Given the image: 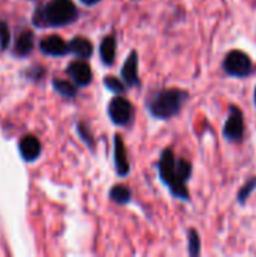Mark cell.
<instances>
[{
    "instance_id": "cell-1",
    "label": "cell",
    "mask_w": 256,
    "mask_h": 257,
    "mask_svg": "<svg viewBox=\"0 0 256 257\" xmlns=\"http://www.w3.org/2000/svg\"><path fill=\"white\" fill-rule=\"evenodd\" d=\"M158 173L164 185H167V188L177 199L186 202L190 200V194L186 185L193 173V166L190 161L184 158L177 160L170 149H164L160 155Z\"/></svg>"
},
{
    "instance_id": "cell-2",
    "label": "cell",
    "mask_w": 256,
    "mask_h": 257,
    "mask_svg": "<svg viewBox=\"0 0 256 257\" xmlns=\"http://www.w3.org/2000/svg\"><path fill=\"white\" fill-rule=\"evenodd\" d=\"M187 98H189V93L181 89L174 87V89L160 90L149 101V111L154 117L167 120L181 111Z\"/></svg>"
},
{
    "instance_id": "cell-3",
    "label": "cell",
    "mask_w": 256,
    "mask_h": 257,
    "mask_svg": "<svg viewBox=\"0 0 256 257\" xmlns=\"http://www.w3.org/2000/svg\"><path fill=\"white\" fill-rule=\"evenodd\" d=\"M35 24L65 26L77 18V8L71 0H50L45 8L36 12Z\"/></svg>"
},
{
    "instance_id": "cell-4",
    "label": "cell",
    "mask_w": 256,
    "mask_h": 257,
    "mask_svg": "<svg viewBox=\"0 0 256 257\" xmlns=\"http://www.w3.org/2000/svg\"><path fill=\"white\" fill-rule=\"evenodd\" d=\"M222 68L226 75L232 78H247L255 74L256 68L252 57L243 50H231L222 62Z\"/></svg>"
},
{
    "instance_id": "cell-5",
    "label": "cell",
    "mask_w": 256,
    "mask_h": 257,
    "mask_svg": "<svg viewBox=\"0 0 256 257\" xmlns=\"http://www.w3.org/2000/svg\"><path fill=\"white\" fill-rule=\"evenodd\" d=\"M246 134V125H244V114L243 110L231 104L228 110V117L223 125V139L228 143H241Z\"/></svg>"
},
{
    "instance_id": "cell-6",
    "label": "cell",
    "mask_w": 256,
    "mask_h": 257,
    "mask_svg": "<svg viewBox=\"0 0 256 257\" xmlns=\"http://www.w3.org/2000/svg\"><path fill=\"white\" fill-rule=\"evenodd\" d=\"M109 116L116 125H127L133 117V107L128 99L116 96L109 105Z\"/></svg>"
},
{
    "instance_id": "cell-7",
    "label": "cell",
    "mask_w": 256,
    "mask_h": 257,
    "mask_svg": "<svg viewBox=\"0 0 256 257\" xmlns=\"http://www.w3.org/2000/svg\"><path fill=\"white\" fill-rule=\"evenodd\" d=\"M68 75L80 86H88L92 80V69L84 60H74L68 66Z\"/></svg>"
},
{
    "instance_id": "cell-8",
    "label": "cell",
    "mask_w": 256,
    "mask_h": 257,
    "mask_svg": "<svg viewBox=\"0 0 256 257\" xmlns=\"http://www.w3.org/2000/svg\"><path fill=\"white\" fill-rule=\"evenodd\" d=\"M39 47L45 54H50V56H63L68 53V44L57 35L45 36L41 41Z\"/></svg>"
},
{
    "instance_id": "cell-9",
    "label": "cell",
    "mask_w": 256,
    "mask_h": 257,
    "mask_svg": "<svg viewBox=\"0 0 256 257\" xmlns=\"http://www.w3.org/2000/svg\"><path fill=\"white\" fill-rule=\"evenodd\" d=\"M115 166H116L118 175H121V176H125L130 172L127 149H125V145H124V140L121 139V136L115 137Z\"/></svg>"
},
{
    "instance_id": "cell-10",
    "label": "cell",
    "mask_w": 256,
    "mask_h": 257,
    "mask_svg": "<svg viewBox=\"0 0 256 257\" xmlns=\"http://www.w3.org/2000/svg\"><path fill=\"white\" fill-rule=\"evenodd\" d=\"M122 78L128 86H134L139 83V57L136 51H131L125 65L122 68Z\"/></svg>"
},
{
    "instance_id": "cell-11",
    "label": "cell",
    "mask_w": 256,
    "mask_h": 257,
    "mask_svg": "<svg viewBox=\"0 0 256 257\" xmlns=\"http://www.w3.org/2000/svg\"><path fill=\"white\" fill-rule=\"evenodd\" d=\"M20 154L26 161H33L41 154V143L33 136H26L20 142Z\"/></svg>"
},
{
    "instance_id": "cell-12",
    "label": "cell",
    "mask_w": 256,
    "mask_h": 257,
    "mask_svg": "<svg viewBox=\"0 0 256 257\" xmlns=\"http://www.w3.org/2000/svg\"><path fill=\"white\" fill-rule=\"evenodd\" d=\"M92 51H94V47H92L91 41H88L86 38H81V36L74 38L68 44V53H74L75 56H78L81 59L91 57Z\"/></svg>"
},
{
    "instance_id": "cell-13",
    "label": "cell",
    "mask_w": 256,
    "mask_h": 257,
    "mask_svg": "<svg viewBox=\"0 0 256 257\" xmlns=\"http://www.w3.org/2000/svg\"><path fill=\"white\" fill-rule=\"evenodd\" d=\"M100 54H101V60L106 65H112L115 62L116 57V39L115 36H106L104 41L101 42L100 47Z\"/></svg>"
},
{
    "instance_id": "cell-14",
    "label": "cell",
    "mask_w": 256,
    "mask_h": 257,
    "mask_svg": "<svg viewBox=\"0 0 256 257\" xmlns=\"http://www.w3.org/2000/svg\"><path fill=\"white\" fill-rule=\"evenodd\" d=\"M35 45V36L32 32H23L15 41V53L18 56H27Z\"/></svg>"
},
{
    "instance_id": "cell-15",
    "label": "cell",
    "mask_w": 256,
    "mask_h": 257,
    "mask_svg": "<svg viewBox=\"0 0 256 257\" xmlns=\"http://www.w3.org/2000/svg\"><path fill=\"white\" fill-rule=\"evenodd\" d=\"M255 191L256 176H252V178H249V179L241 185V188H240L238 193H237V202H238V205H240V206H244V205L247 203V200L250 199V196H252Z\"/></svg>"
},
{
    "instance_id": "cell-16",
    "label": "cell",
    "mask_w": 256,
    "mask_h": 257,
    "mask_svg": "<svg viewBox=\"0 0 256 257\" xmlns=\"http://www.w3.org/2000/svg\"><path fill=\"white\" fill-rule=\"evenodd\" d=\"M130 197H131L130 190L122 185H116L110 191V199L115 200L116 203H127V202H130Z\"/></svg>"
},
{
    "instance_id": "cell-17",
    "label": "cell",
    "mask_w": 256,
    "mask_h": 257,
    "mask_svg": "<svg viewBox=\"0 0 256 257\" xmlns=\"http://www.w3.org/2000/svg\"><path fill=\"white\" fill-rule=\"evenodd\" d=\"M189 254L192 257L201 254V238L195 229L189 230Z\"/></svg>"
},
{
    "instance_id": "cell-18",
    "label": "cell",
    "mask_w": 256,
    "mask_h": 257,
    "mask_svg": "<svg viewBox=\"0 0 256 257\" xmlns=\"http://www.w3.org/2000/svg\"><path fill=\"white\" fill-rule=\"evenodd\" d=\"M53 86H54L56 92H59L60 95L68 96V98H71V96H74L77 93V89L74 87V84H71V83H68L65 80H54Z\"/></svg>"
},
{
    "instance_id": "cell-19",
    "label": "cell",
    "mask_w": 256,
    "mask_h": 257,
    "mask_svg": "<svg viewBox=\"0 0 256 257\" xmlns=\"http://www.w3.org/2000/svg\"><path fill=\"white\" fill-rule=\"evenodd\" d=\"M104 84L112 92H124L125 90V84L121 80H118L116 77H106L104 78Z\"/></svg>"
},
{
    "instance_id": "cell-20",
    "label": "cell",
    "mask_w": 256,
    "mask_h": 257,
    "mask_svg": "<svg viewBox=\"0 0 256 257\" xmlns=\"http://www.w3.org/2000/svg\"><path fill=\"white\" fill-rule=\"evenodd\" d=\"M9 42H11V32L6 26V23L0 21V47L8 48Z\"/></svg>"
},
{
    "instance_id": "cell-21",
    "label": "cell",
    "mask_w": 256,
    "mask_h": 257,
    "mask_svg": "<svg viewBox=\"0 0 256 257\" xmlns=\"http://www.w3.org/2000/svg\"><path fill=\"white\" fill-rule=\"evenodd\" d=\"M78 133H80V134L83 136V140H84V142H88V145L91 146V145H92V140H91V136L88 134V131H86V133L83 131V126H81V123L78 125Z\"/></svg>"
},
{
    "instance_id": "cell-22",
    "label": "cell",
    "mask_w": 256,
    "mask_h": 257,
    "mask_svg": "<svg viewBox=\"0 0 256 257\" xmlns=\"http://www.w3.org/2000/svg\"><path fill=\"white\" fill-rule=\"evenodd\" d=\"M84 5H95L97 2H100V0H81Z\"/></svg>"
},
{
    "instance_id": "cell-23",
    "label": "cell",
    "mask_w": 256,
    "mask_h": 257,
    "mask_svg": "<svg viewBox=\"0 0 256 257\" xmlns=\"http://www.w3.org/2000/svg\"><path fill=\"white\" fill-rule=\"evenodd\" d=\"M253 101H255V105H256V86H255V92H253Z\"/></svg>"
}]
</instances>
